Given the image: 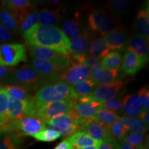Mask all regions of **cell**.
<instances>
[{"label": "cell", "instance_id": "1f68e13d", "mask_svg": "<svg viewBox=\"0 0 149 149\" xmlns=\"http://www.w3.org/2000/svg\"><path fill=\"white\" fill-rule=\"evenodd\" d=\"M122 55L120 51H113L101 59L102 67L107 69H119L122 64Z\"/></svg>", "mask_w": 149, "mask_h": 149}, {"label": "cell", "instance_id": "bcb514c9", "mask_svg": "<svg viewBox=\"0 0 149 149\" xmlns=\"http://www.w3.org/2000/svg\"><path fill=\"white\" fill-rule=\"evenodd\" d=\"M54 149H72V147L68 139H65L61 141Z\"/></svg>", "mask_w": 149, "mask_h": 149}, {"label": "cell", "instance_id": "b9f144b4", "mask_svg": "<svg viewBox=\"0 0 149 149\" xmlns=\"http://www.w3.org/2000/svg\"><path fill=\"white\" fill-rule=\"evenodd\" d=\"M83 64L88 68L90 74L100 69V68H103L101 63V59L95 58V57H90V56L88 55L85 58Z\"/></svg>", "mask_w": 149, "mask_h": 149}, {"label": "cell", "instance_id": "f5cc1de1", "mask_svg": "<svg viewBox=\"0 0 149 149\" xmlns=\"http://www.w3.org/2000/svg\"><path fill=\"white\" fill-rule=\"evenodd\" d=\"M1 1H0V8H1Z\"/></svg>", "mask_w": 149, "mask_h": 149}, {"label": "cell", "instance_id": "d590c367", "mask_svg": "<svg viewBox=\"0 0 149 149\" xmlns=\"http://www.w3.org/2000/svg\"><path fill=\"white\" fill-rule=\"evenodd\" d=\"M47 124L48 126H53V127L58 128H69L77 127L79 130V126L78 124H76L74 121H72L68 115H62L55 117L48 122Z\"/></svg>", "mask_w": 149, "mask_h": 149}, {"label": "cell", "instance_id": "ab89813d", "mask_svg": "<svg viewBox=\"0 0 149 149\" xmlns=\"http://www.w3.org/2000/svg\"><path fill=\"white\" fill-rule=\"evenodd\" d=\"M102 109L109 110L118 113H121L122 109V99L120 97H115L102 104Z\"/></svg>", "mask_w": 149, "mask_h": 149}, {"label": "cell", "instance_id": "f1b7e54d", "mask_svg": "<svg viewBox=\"0 0 149 149\" xmlns=\"http://www.w3.org/2000/svg\"><path fill=\"white\" fill-rule=\"evenodd\" d=\"M119 117H119L118 113H115V112L101 109L95 115V117L93 118V120L109 128Z\"/></svg>", "mask_w": 149, "mask_h": 149}, {"label": "cell", "instance_id": "ba28073f", "mask_svg": "<svg viewBox=\"0 0 149 149\" xmlns=\"http://www.w3.org/2000/svg\"><path fill=\"white\" fill-rule=\"evenodd\" d=\"M28 66L32 68L48 84L59 81L61 74L65 70L50 61L37 59L31 58Z\"/></svg>", "mask_w": 149, "mask_h": 149}, {"label": "cell", "instance_id": "7bdbcfd3", "mask_svg": "<svg viewBox=\"0 0 149 149\" xmlns=\"http://www.w3.org/2000/svg\"><path fill=\"white\" fill-rule=\"evenodd\" d=\"M137 95L140 98L142 104V111L149 110V91L148 86H144L138 91Z\"/></svg>", "mask_w": 149, "mask_h": 149}, {"label": "cell", "instance_id": "44dd1931", "mask_svg": "<svg viewBox=\"0 0 149 149\" xmlns=\"http://www.w3.org/2000/svg\"><path fill=\"white\" fill-rule=\"evenodd\" d=\"M136 34L145 38H149V9L148 6L141 8L137 13L134 24Z\"/></svg>", "mask_w": 149, "mask_h": 149}, {"label": "cell", "instance_id": "7402d4cb", "mask_svg": "<svg viewBox=\"0 0 149 149\" xmlns=\"http://www.w3.org/2000/svg\"><path fill=\"white\" fill-rule=\"evenodd\" d=\"M119 69H107L102 68L90 74V79L97 86L109 84L115 81L118 76Z\"/></svg>", "mask_w": 149, "mask_h": 149}, {"label": "cell", "instance_id": "d4e9b609", "mask_svg": "<svg viewBox=\"0 0 149 149\" xmlns=\"http://www.w3.org/2000/svg\"><path fill=\"white\" fill-rule=\"evenodd\" d=\"M72 147V149H78L88 146H99L101 141L91 138L84 131L76 132L67 138Z\"/></svg>", "mask_w": 149, "mask_h": 149}, {"label": "cell", "instance_id": "681fc988", "mask_svg": "<svg viewBox=\"0 0 149 149\" xmlns=\"http://www.w3.org/2000/svg\"><path fill=\"white\" fill-rule=\"evenodd\" d=\"M98 146H86V147H84V148H78V149H98Z\"/></svg>", "mask_w": 149, "mask_h": 149}, {"label": "cell", "instance_id": "d6a6232c", "mask_svg": "<svg viewBox=\"0 0 149 149\" xmlns=\"http://www.w3.org/2000/svg\"><path fill=\"white\" fill-rule=\"evenodd\" d=\"M130 5V1L128 0H112L107 3L106 7L113 14L122 15L128 10Z\"/></svg>", "mask_w": 149, "mask_h": 149}, {"label": "cell", "instance_id": "52a82bcc", "mask_svg": "<svg viewBox=\"0 0 149 149\" xmlns=\"http://www.w3.org/2000/svg\"><path fill=\"white\" fill-rule=\"evenodd\" d=\"M37 111L38 108L33 99L24 101L9 97L8 114L4 124L11 121L21 120L27 116H37Z\"/></svg>", "mask_w": 149, "mask_h": 149}, {"label": "cell", "instance_id": "484cf974", "mask_svg": "<svg viewBox=\"0 0 149 149\" xmlns=\"http://www.w3.org/2000/svg\"><path fill=\"white\" fill-rule=\"evenodd\" d=\"M61 15L60 9L44 8L37 13V24L46 26L56 25L59 23Z\"/></svg>", "mask_w": 149, "mask_h": 149}, {"label": "cell", "instance_id": "277c9868", "mask_svg": "<svg viewBox=\"0 0 149 149\" xmlns=\"http://www.w3.org/2000/svg\"><path fill=\"white\" fill-rule=\"evenodd\" d=\"M88 25L89 29L101 36L109 34L121 26L113 15L104 10H95L90 13L88 16Z\"/></svg>", "mask_w": 149, "mask_h": 149}, {"label": "cell", "instance_id": "8fae6325", "mask_svg": "<svg viewBox=\"0 0 149 149\" xmlns=\"http://www.w3.org/2000/svg\"><path fill=\"white\" fill-rule=\"evenodd\" d=\"M125 84L124 80L118 79L109 84L96 86L90 97L93 100L102 104L107 100L117 97Z\"/></svg>", "mask_w": 149, "mask_h": 149}, {"label": "cell", "instance_id": "cb8c5ba5", "mask_svg": "<svg viewBox=\"0 0 149 149\" xmlns=\"http://www.w3.org/2000/svg\"><path fill=\"white\" fill-rule=\"evenodd\" d=\"M22 137L19 133L0 130V149H19Z\"/></svg>", "mask_w": 149, "mask_h": 149}, {"label": "cell", "instance_id": "e0dca14e", "mask_svg": "<svg viewBox=\"0 0 149 149\" xmlns=\"http://www.w3.org/2000/svg\"><path fill=\"white\" fill-rule=\"evenodd\" d=\"M147 61L146 59L139 57L131 52L126 51L123 56L121 69L125 74L133 75L141 70Z\"/></svg>", "mask_w": 149, "mask_h": 149}, {"label": "cell", "instance_id": "c3c4849f", "mask_svg": "<svg viewBox=\"0 0 149 149\" xmlns=\"http://www.w3.org/2000/svg\"><path fill=\"white\" fill-rule=\"evenodd\" d=\"M119 144V148L120 149H144L145 148H148V147L144 146V147H135V146H132L130 145L126 144L124 143L121 142V141H118Z\"/></svg>", "mask_w": 149, "mask_h": 149}, {"label": "cell", "instance_id": "4316f807", "mask_svg": "<svg viewBox=\"0 0 149 149\" xmlns=\"http://www.w3.org/2000/svg\"><path fill=\"white\" fill-rule=\"evenodd\" d=\"M95 87L96 86L94 84L92 80L88 78L72 86V88L76 100H78L80 98L91 96Z\"/></svg>", "mask_w": 149, "mask_h": 149}, {"label": "cell", "instance_id": "9a60e30c", "mask_svg": "<svg viewBox=\"0 0 149 149\" xmlns=\"http://www.w3.org/2000/svg\"><path fill=\"white\" fill-rule=\"evenodd\" d=\"M125 49L146 59L147 61L148 60V39L137 35L130 36L128 37Z\"/></svg>", "mask_w": 149, "mask_h": 149}, {"label": "cell", "instance_id": "7dc6e473", "mask_svg": "<svg viewBox=\"0 0 149 149\" xmlns=\"http://www.w3.org/2000/svg\"><path fill=\"white\" fill-rule=\"evenodd\" d=\"M139 118L146 125H149V112L147 111H142L139 115Z\"/></svg>", "mask_w": 149, "mask_h": 149}, {"label": "cell", "instance_id": "f546056e", "mask_svg": "<svg viewBox=\"0 0 149 149\" xmlns=\"http://www.w3.org/2000/svg\"><path fill=\"white\" fill-rule=\"evenodd\" d=\"M128 131L133 133L145 134L148 131V126L146 125L139 117L124 116L122 117Z\"/></svg>", "mask_w": 149, "mask_h": 149}, {"label": "cell", "instance_id": "603a6c76", "mask_svg": "<svg viewBox=\"0 0 149 149\" xmlns=\"http://www.w3.org/2000/svg\"><path fill=\"white\" fill-rule=\"evenodd\" d=\"M111 50L108 48L103 36H95L91 38L89 44L87 55L102 59L108 55Z\"/></svg>", "mask_w": 149, "mask_h": 149}, {"label": "cell", "instance_id": "8d00e7d4", "mask_svg": "<svg viewBox=\"0 0 149 149\" xmlns=\"http://www.w3.org/2000/svg\"><path fill=\"white\" fill-rule=\"evenodd\" d=\"M9 96L6 91L0 86V126L4 124L8 114Z\"/></svg>", "mask_w": 149, "mask_h": 149}, {"label": "cell", "instance_id": "8992f818", "mask_svg": "<svg viewBox=\"0 0 149 149\" xmlns=\"http://www.w3.org/2000/svg\"><path fill=\"white\" fill-rule=\"evenodd\" d=\"M29 53L33 59L50 61L64 70L67 69L75 63L70 55H66L60 52L47 48L29 46Z\"/></svg>", "mask_w": 149, "mask_h": 149}, {"label": "cell", "instance_id": "9c48e42d", "mask_svg": "<svg viewBox=\"0 0 149 149\" xmlns=\"http://www.w3.org/2000/svg\"><path fill=\"white\" fill-rule=\"evenodd\" d=\"M73 106V103L68 100L51 102L40 108L37 111V116L47 124L48 122L55 117L68 115Z\"/></svg>", "mask_w": 149, "mask_h": 149}, {"label": "cell", "instance_id": "ac0fdd59", "mask_svg": "<svg viewBox=\"0 0 149 149\" xmlns=\"http://www.w3.org/2000/svg\"><path fill=\"white\" fill-rule=\"evenodd\" d=\"M72 108L77 112L82 122L84 121L93 120L97 113L102 109V104L91 100L86 102H77Z\"/></svg>", "mask_w": 149, "mask_h": 149}, {"label": "cell", "instance_id": "e575fe53", "mask_svg": "<svg viewBox=\"0 0 149 149\" xmlns=\"http://www.w3.org/2000/svg\"><path fill=\"white\" fill-rule=\"evenodd\" d=\"M118 141L135 147H144L146 146L144 134L141 133H128L122 139Z\"/></svg>", "mask_w": 149, "mask_h": 149}, {"label": "cell", "instance_id": "5bb4252c", "mask_svg": "<svg viewBox=\"0 0 149 149\" xmlns=\"http://www.w3.org/2000/svg\"><path fill=\"white\" fill-rule=\"evenodd\" d=\"M61 30L69 40H72L80 36L87 29L80 17L79 14H74V16L63 22Z\"/></svg>", "mask_w": 149, "mask_h": 149}, {"label": "cell", "instance_id": "f907efd6", "mask_svg": "<svg viewBox=\"0 0 149 149\" xmlns=\"http://www.w3.org/2000/svg\"><path fill=\"white\" fill-rule=\"evenodd\" d=\"M59 3V1H51V3L53 5H58Z\"/></svg>", "mask_w": 149, "mask_h": 149}, {"label": "cell", "instance_id": "d6986e66", "mask_svg": "<svg viewBox=\"0 0 149 149\" xmlns=\"http://www.w3.org/2000/svg\"><path fill=\"white\" fill-rule=\"evenodd\" d=\"M93 36L87 29L80 36L70 40L69 54L71 55H86L89 44Z\"/></svg>", "mask_w": 149, "mask_h": 149}, {"label": "cell", "instance_id": "83f0119b", "mask_svg": "<svg viewBox=\"0 0 149 149\" xmlns=\"http://www.w3.org/2000/svg\"><path fill=\"white\" fill-rule=\"evenodd\" d=\"M0 24L17 35L19 33V24L15 17L2 6L0 8Z\"/></svg>", "mask_w": 149, "mask_h": 149}, {"label": "cell", "instance_id": "74e56055", "mask_svg": "<svg viewBox=\"0 0 149 149\" xmlns=\"http://www.w3.org/2000/svg\"><path fill=\"white\" fill-rule=\"evenodd\" d=\"M60 133L56 130L46 128L44 129L33 136V137L37 141H44V142H51L55 141L56 139L59 138Z\"/></svg>", "mask_w": 149, "mask_h": 149}, {"label": "cell", "instance_id": "3957f363", "mask_svg": "<svg viewBox=\"0 0 149 149\" xmlns=\"http://www.w3.org/2000/svg\"><path fill=\"white\" fill-rule=\"evenodd\" d=\"M5 84L22 86L33 92L37 91L48 83L32 68L22 66L14 68Z\"/></svg>", "mask_w": 149, "mask_h": 149}, {"label": "cell", "instance_id": "4dcf8cb0", "mask_svg": "<svg viewBox=\"0 0 149 149\" xmlns=\"http://www.w3.org/2000/svg\"><path fill=\"white\" fill-rule=\"evenodd\" d=\"M3 88L6 91L9 97L16 99L19 100H31L33 99L32 93L27 89L16 85L6 84Z\"/></svg>", "mask_w": 149, "mask_h": 149}, {"label": "cell", "instance_id": "60d3db41", "mask_svg": "<svg viewBox=\"0 0 149 149\" xmlns=\"http://www.w3.org/2000/svg\"><path fill=\"white\" fill-rule=\"evenodd\" d=\"M17 40V35L15 33L11 32L0 24V45L9 43H15Z\"/></svg>", "mask_w": 149, "mask_h": 149}, {"label": "cell", "instance_id": "ee69618b", "mask_svg": "<svg viewBox=\"0 0 149 149\" xmlns=\"http://www.w3.org/2000/svg\"><path fill=\"white\" fill-rule=\"evenodd\" d=\"M13 69V67L0 66V83L5 84Z\"/></svg>", "mask_w": 149, "mask_h": 149}, {"label": "cell", "instance_id": "f6af8a7d", "mask_svg": "<svg viewBox=\"0 0 149 149\" xmlns=\"http://www.w3.org/2000/svg\"><path fill=\"white\" fill-rule=\"evenodd\" d=\"M117 143L116 139L111 137V138L102 141L99 145L98 149H114L115 146Z\"/></svg>", "mask_w": 149, "mask_h": 149}, {"label": "cell", "instance_id": "7a4b0ae2", "mask_svg": "<svg viewBox=\"0 0 149 149\" xmlns=\"http://www.w3.org/2000/svg\"><path fill=\"white\" fill-rule=\"evenodd\" d=\"M67 100H70L73 104L77 102L72 86H69L61 81L49 83L43 86L33 97V100L38 109L51 102Z\"/></svg>", "mask_w": 149, "mask_h": 149}, {"label": "cell", "instance_id": "30bf717a", "mask_svg": "<svg viewBox=\"0 0 149 149\" xmlns=\"http://www.w3.org/2000/svg\"><path fill=\"white\" fill-rule=\"evenodd\" d=\"M1 6L15 17L19 29L22 21L36 8L34 3L29 0H4L1 1Z\"/></svg>", "mask_w": 149, "mask_h": 149}, {"label": "cell", "instance_id": "5b68a950", "mask_svg": "<svg viewBox=\"0 0 149 149\" xmlns=\"http://www.w3.org/2000/svg\"><path fill=\"white\" fill-rule=\"evenodd\" d=\"M27 60L26 47L21 43L0 45V66L13 67Z\"/></svg>", "mask_w": 149, "mask_h": 149}, {"label": "cell", "instance_id": "ffe728a7", "mask_svg": "<svg viewBox=\"0 0 149 149\" xmlns=\"http://www.w3.org/2000/svg\"><path fill=\"white\" fill-rule=\"evenodd\" d=\"M142 111V104L137 94L128 95L122 99V109L121 113L125 116L138 117Z\"/></svg>", "mask_w": 149, "mask_h": 149}, {"label": "cell", "instance_id": "836d02e7", "mask_svg": "<svg viewBox=\"0 0 149 149\" xmlns=\"http://www.w3.org/2000/svg\"><path fill=\"white\" fill-rule=\"evenodd\" d=\"M110 133L113 138L118 141L128 133V129L124 124L122 117H119L109 128Z\"/></svg>", "mask_w": 149, "mask_h": 149}, {"label": "cell", "instance_id": "7c38bea8", "mask_svg": "<svg viewBox=\"0 0 149 149\" xmlns=\"http://www.w3.org/2000/svg\"><path fill=\"white\" fill-rule=\"evenodd\" d=\"M90 78L89 70L84 64L74 63L61 74L59 81L64 82L69 86H72L79 81Z\"/></svg>", "mask_w": 149, "mask_h": 149}, {"label": "cell", "instance_id": "6da1fadb", "mask_svg": "<svg viewBox=\"0 0 149 149\" xmlns=\"http://www.w3.org/2000/svg\"><path fill=\"white\" fill-rule=\"evenodd\" d=\"M29 46H39L55 50L69 55L70 40L61 29L55 26H46L36 24L22 34Z\"/></svg>", "mask_w": 149, "mask_h": 149}, {"label": "cell", "instance_id": "816d5d0a", "mask_svg": "<svg viewBox=\"0 0 149 149\" xmlns=\"http://www.w3.org/2000/svg\"><path fill=\"white\" fill-rule=\"evenodd\" d=\"M114 149H120L119 148V144H118V141H117V143L116 144V145H115V148Z\"/></svg>", "mask_w": 149, "mask_h": 149}, {"label": "cell", "instance_id": "4fadbf2b", "mask_svg": "<svg viewBox=\"0 0 149 149\" xmlns=\"http://www.w3.org/2000/svg\"><path fill=\"white\" fill-rule=\"evenodd\" d=\"M79 131H84L88 134L91 138L102 141L111 138L109 128L101 125L93 120L84 121L79 124Z\"/></svg>", "mask_w": 149, "mask_h": 149}, {"label": "cell", "instance_id": "2e32d148", "mask_svg": "<svg viewBox=\"0 0 149 149\" xmlns=\"http://www.w3.org/2000/svg\"><path fill=\"white\" fill-rule=\"evenodd\" d=\"M104 40L110 50L123 51L125 49L128 36L122 27H119L109 34L103 36Z\"/></svg>", "mask_w": 149, "mask_h": 149}, {"label": "cell", "instance_id": "f35d334b", "mask_svg": "<svg viewBox=\"0 0 149 149\" xmlns=\"http://www.w3.org/2000/svg\"><path fill=\"white\" fill-rule=\"evenodd\" d=\"M37 10L36 8L22 21L19 25V33L23 34L37 24Z\"/></svg>", "mask_w": 149, "mask_h": 149}]
</instances>
